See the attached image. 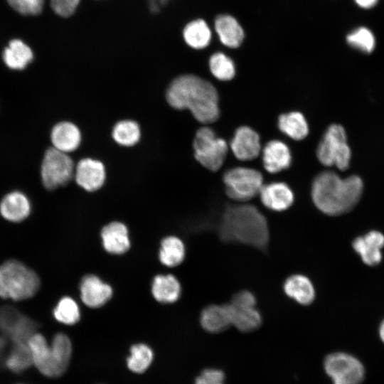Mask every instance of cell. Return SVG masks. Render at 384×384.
<instances>
[{"instance_id": "8992f818", "label": "cell", "mask_w": 384, "mask_h": 384, "mask_svg": "<svg viewBox=\"0 0 384 384\" xmlns=\"http://www.w3.org/2000/svg\"><path fill=\"white\" fill-rule=\"evenodd\" d=\"M316 156L324 166H336L342 171L348 169L351 151L345 129L341 125L334 124L327 128L318 145Z\"/></svg>"}, {"instance_id": "3957f363", "label": "cell", "mask_w": 384, "mask_h": 384, "mask_svg": "<svg viewBox=\"0 0 384 384\" xmlns=\"http://www.w3.org/2000/svg\"><path fill=\"white\" fill-rule=\"evenodd\" d=\"M363 187V181L357 176L342 178L334 171H326L314 178L311 196L319 210L336 216L355 207L362 195Z\"/></svg>"}, {"instance_id": "4dcf8cb0", "label": "cell", "mask_w": 384, "mask_h": 384, "mask_svg": "<svg viewBox=\"0 0 384 384\" xmlns=\"http://www.w3.org/2000/svg\"><path fill=\"white\" fill-rule=\"evenodd\" d=\"M53 316L60 324L74 325L80 321L81 312L78 302L71 297L65 296L54 306Z\"/></svg>"}, {"instance_id": "cb8c5ba5", "label": "cell", "mask_w": 384, "mask_h": 384, "mask_svg": "<svg viewBox=\"0 0 384 384\" xmlns=\"http://www.w3.org/2000/svg\"><path fill=\"white\" fill-rule=\"evenodd\" d=\"M33 57L30 46L20 39L11 40L2 53L5 65L12 70L25 69L32 62Z\"/></svg>"}, {"instance_id": "8d00e7d4", "label": "cell", "mask_w": 384, "mask_h": 384, "mask_svg": "<svg viewBox=\"0 0 384 384\" xmlns=\"http://www.w3.org/2000/svg\"><path fill=\"white\" fill-rule=\"evenodd\" d=\"M9 6L22 15L39 14L43 8L45 0H6Z\"/></svg>"}, {"instance_id": "d6a6232c", "label": "cell", "mask_w": 384, "mask_h": 384, "mask_svg": "<svg viewBox=\"0 0 384 384\" xmlns=\"http://www.w3.org/2000/svg\"><path fill=\"white\" fill-rule=\"evenodd\" d=\"M5 364L10 370L16 373L28 368L33 361L27 344H13L6 356Z\"/></svg>"}, {"instance_id": "f35d334b", "label": "cell", "mask_w": 384, "mask_h": 384, "mask_svg": "<svg viewBox=\"0 0 384 384\" xmlns=\"http://www.w3.org/2000/svg\"><path fill=\"white\" fill-rule=\"evenodd\" d=\"M20 314L21 313L12 306L0 307V334L6 336L10 327Z\"/></svg>"}, {"instance_id": "7a4b0ae2", "label": "cell", "mask_w": 384, "mask_h": 384, "mask_svg": "<svg viewBox=\"0 0 384 384\" xmlns=\"http://www.w3.org/2000/svg\"><path fill=\"white\" fill-rule=\"evenodd\" d=\"M217 233L225 242L246 245L259 250H266L270 241L266 218L255 206L249 204L226 206Z\"/></svg>"}, {"instance_id": "ba28073f", "label": "cell", "mask_w": 384, "mask_h": 384, "mask_svg": "<svg viewBox=\"0 0 384 384\" xmlns=\"http://www.w3.org/2000/svg\"><path fill=\"white\" fill-rule=\"evenodd\" d=\"M223 180L227 196L242 202L258 195L263 185L262 174L258 170L247 167H235L227 170Z\"/></svg>"}, {"instance_id": "d590c367", "label": "cell", "mask_w": 384, "mask_h": 384, "mask_svg": "<svg viewBox=\"0 0 384 384\" xmlns=\"http://www.w3.org/2000/svg\"><path fill=\"white\" fill-rule=\"evenodd\" d=\"M346 41L351 46L368 53L373 50L375 45L373 33L365 27L358 28L348 33Z\"/></svg>"}, {"instance_id": "603a6c76", "label": "cell", "mask_w": 384, "mask_h": 384, "mask_svg": "<svg viewBox=\"0 0 384 384\" xmlns=\"http://www.w3.org/2000/svg\"><path fill=\"white\" fill-rule=\"evenodd\" d=\"M200 324L206 331L218 334L231 326L229 311L226 304H210L200 314Z\"/></svg>"}, {"instance_id": "4fadbf2b", "label": "cell", "mask_w": 384, "mask_h": 384, "mask_svg": "<svg viewBox=\"0 0 384 384\" xmlns=\"http://www.w3.org/2000/svg\"><path fill=\"white\" fill-rule=\"evenodd\" d=\"M230 148L234 156L240 161H251L261 151L259 134L247 126L238 127L230 141Z\"/></svg>"}, {"instance_id": "ac0fdd59", "label": "cell", "mask_w": 384, "mask_h": 384, "mask_svg": "<svg viewBox=\"0 0 384 384\" xmlns=\"http://www.w3.org/2000/svg\"><path fill=\"white\" fill-rule=\"evenodd\" d=\"M352 247L366 265H377L382 260L381 249L384 247V235L377 230L370 231L354 239Z\"/></svg>"}, {"instance_id": "f1b7e54d", "label": "cell", "mask_w": 384, "mask_h": 384, "mask_svg": "<svg viewBox=\"0 0 384 384\" xmlns=\"http://www.w3.org/2000/svg\"><path fill=\"white\" fill-rule=\"evenodd\" d=\"M279 130L294 140H302L309 133V126L304 116L299 112H290L279 115Z\"/></svg>"}, {"instance_id": "9a60e30c", "label": "cell", "mask_w": 384, "mask_h": 384, "mask_svg": "<svg viewBox=\"0 0 384 384\" xmlns=\"http://www.w3.org/2000/svg\"><path fill=\"white\" fill-rule=\"evenodd\" d=\"M31 210L28 196L18 190L8 192L0 201V215L11 223L23 221L30 215Z\"/></svg>"}, {"instance_id": "484cf974", "label": "cell", "mask_w": 384, "mask_h": 384, "mask_svg": "<svg viewBox=\"0 0 384 384\" xmlns=\"http://www.w3.org/2000/svg\"><path fill=\"white\" fill-rule=\"evenodd\" d=\"M30 351L33 364L44 375L53 378L50 361V346L46 338L35 332L26 343Z\"/></svg>"}, {"instance_id": "74e56055", "label": "cell", "mask_w": 384, "mask_h": 384, "mask_svg": "<svg viewBox=\"0 0 384 384\" xmlns=\"http://www.w3.org/2000/svg\"><path fill=\"white\" fill-rule=\"evenodd\" d=\"M80 0H50V7L59 16L67 18L76 11Z\"/></svg>"}, {"instance_id": "7c38bea8", "label": "cell", "mask_w": 384, "mask_h": 384, "mask_svg": "<svg viewBox=\"0 0 384 384\" xmlns=\"http://www.w3.org/2000/svg\"><path fill=\"white\" fill-rule=\"evenodd\" d=\"M80 296L82 303L90 308L104 306L112 297V287L97 275H85L80 282Z\"/></svg>"}, {"instance_id": "8fae6325", "label": "cell", "mask_w": 384, "mask_h": 384, "mask_svg": "<svg viewBox=\"0 0 384 384\" xmlns=\"http://www.w3.org/2000/svg\"><path fill=\"white\" fill-rule=\"evenodd\" d=\"M77 185L87 192L100 189L106 180L104 164L97 159L83 158L75 166L74 177Z\"/></svg>"}, {"instance_id": "9c48e42d", "label": "cell", "mask_w": 384, "mask_h": 384, "mask_svg": "<svg viewBox=\"0 0 384 384\" xmlns=\"http://www.w3.org/2000/svg\"><path fill=\"white\" fill-rule=\"evenodd\" d=\"M256 305L257 299L252 292L241 290L235 293L227 304L231 325L242 333L259 329L262 317Z\"/></svg>"}, {"instance_id": "83f0119b", "label": "cell", "mask_w": 384, "mask_h": 384, "mask_svg": "<svg viewBox=\"0 0 384 384\" xmlns=\"http://www.w3.org/2000/svg\"><path fill=\"white\" fill-rule=\"evenodd\" d=\"M211 36L208 25L201 18L188 23L183 30V37L186 43L197 50L207 47L210 43Z\"/></svg>"}, {"instance_id": "836d02e7", "label": "cell", "mask_w": 384, "mask_h": 384, "mask_svg": "<svg viewBox=\"0 0 384 384\" xmlns=\"http://www.w3.org/2000/svg\"><path fill=\"white\" fill-rule=\"evenodd\" d=\"M36 326L33 319L21 314L10 327L6 336L13 344L26 343L36 332Z\"/></svg>"}, {"instance_id": "ab89813d", "label": "cell", "mask_w": 384, "mask_h": 384, "mask_svg": "<svg viewBox=\"0 0 384 384\" xmlns=\"http://www.w3.org/2000/svg\"><path fill=\"white\" fill-rule=\"evenodd\" d=\"M225 374L220 370L205 369L196 379L195 384H223Z\"/></svg>"}, {"instance_id": "1f68e13d", "label": "cell", "mask_w": 384, "mask_h": 384, "mask_svg": "<svg viewBox=\"0 0 384 384\" xmlns=\"http://www.w3.org/2000/svg\"><path fill=\"white\" fill-rule=\"evenodd\" d=\"M153 358L154 353L149 346L144 343H137L131 347L127 363L130 370L142 373L149 368Z\"/></svg>"}, {"instance_id": "ffe728a7", "label": "cell", "mask_w": 384, "mask_h": 384, "mask_svg": "<svg viewBox=\"0 0 384 384\" xmlns=\"http://www.w3.org/2000/svg\"><path fill=\"white\" fill-rule=\"evenodd\" d=\"M262 163L271 174L288 169L292 163V154L288 146L282 141L268 142L262 149Z\"/></svg>"}, {"instance_id": "5bb4252c", "label": "cell", "mask_w": 384, "mask_h": 384, "mask_svg": "<svg viewBox=\"0 0 384 384\" xmlns=\"http://www.w3.org/2000/svg\"><path fill=\"white\" fill-rule=\"evenodd\" d=\"M50 141L54 149L70 154L79 148L82 141L81 131L73 122L60 121L51 128Z\"/></svg>"}, {"instance_id": "7bdbcfd3", "label": "cell", "mask_w": 384, "mask_h": 384, "mask_svg": "<svg viewBox=\"0 0 384 384\" xmlns=\"http://www.w3.org/2000/svg\"><path fill=\"white\" fill-rule=\"evenodd\" d=\"M378 0H355L356 4L364 9H369L374 6Z\"/></svg>"}, {"instance_id": "52a82bcc", "label": "cell", "mask_w": 384, "mask_h": 384, "mask_svg": "<svg viewBox=\"0 0 384 384\" xmlns=\"http://www.w3.org/2000/svg\"><path fill=\"white\" fill-rule=\"evenodd\" d=\"M193 148L196 160L212 171H217L221 168L228 149L227 142L218 137L208 127H203L197 130L193 138Z\"/></svg>"}, {"instance_id": "ee69618b", "label": "cell", "mask_w": 384, "mask_h": 384, "mask_svg": "<svg viewBox=\"0 0 384 384\" xmlns=\"http://www.w3.org/2000/svg\"><path fill=\"white\" fill-rule=\"evenodd\" d=\"M379 336L382 341L384 343V319L380 323V325L379 327Z\"/></svg>"}, {"instance_id": "30bf717a", "label": "cell", "mask_w": 384, "mask_h": 384, "mask_svg": "<svg viewBox=\"0 0 384 384\" xmlns=\"http://www.w3.org/2000/svg\"><path fill=\"white\" fill-rule=\"evenodd\" d=\"M324 365L334 384H361L365 377V369L361 361L346 353L329 354Z\"/></svg>"}, {"instance_id": "b9f144b4", "label": "cell", "mask_w": 384, "mask_h": 384, "mask_svg": "<svg viewBox=\"0 0 384 384\" xmlns=\"http://www.w3.org/2000/svg\"><path fill=\"white\" fill-rule=\"evenodd\" d=\"M9 341L5 335L0 334V360H2L4 356L6 358Z\"/></svg>"}, {"instance_id": "f546056e", "label": "cell", "mask_w": 384, "mask_h": 384, "mask_svg": "<svg viewBox=\"0 0 384 384\" xmlns=\"http://www.w3.org/2000/svg\"><path fill=\"white\" fill-rule=\"evenodd\" d=\"M141 135L139 124L132 119L118 121L112 130V137L114 142L125 147L137 144L140 140Z\"/></svg>"}, {"instance_id": "6da1fadb", "label": "cell", "mask_w": 384, "mask_h": 384, "mask_svg": "<svg viewBox=\"0 0 384 384\" xmlns=\"http://www.w3.org/2000/svg\"><path fill=\"white\" fill-rule=\"evenodd\" d=\"M166 99L174 109L188 110L202 124L215 122L220 115L217 90L209 81L193 74L174 79L166 89Z\"/></svg>"}, {"instance_id": "4316f807", "label": "cell", "mask_w": 384, "mask_h": 384, "mask_svg": "<svg viewBox=\"0 0 384 384\" xmlns=\"http://www.w3.org/2000/svg\"><path fill=\"white\" fill-rule=\"evenodd\" d=\"M186 256L183 242L177 236L169 235L162 239L159 251L161 264L174 267L182 263Z\"/></svg>"}, {"instance_id": "5b68a950", "label": "cell", "mask_w": 384, "mask_h": 384, "mask_svg": "<svg viewBox=\"0 0 384 384\" xmlns=\"http://www.w3.org/2000/svg\"><path fill=\"white\" fill-rule=\"evenodd\" d=\"M75 164L73 158L52 146L46 149L40 166L43 186L54 191L69 183L74 177Z\"/></svg>"}, {"instance_id": "e575fe53", "label": "cell", "mask_w": 384, "mask_h": 384, "mask_svg": "<svg viewBox=\"0 0 384 384\" xmlns=\"http://www.w3.org/2000/svg\"><path fill=\"white\" fill-rule=\"evenodd\" d=\"M208 64L212 75L219 80H230L235 75L233 61L223 53L218 52L213 54L210 57Z\"/></svg>"}, {"instance_id": "60d3db41", "label": "cell", "mask_w": 384, "mask_h": 384, "mask_svg": "<svg viewBox=\"0 0 384 384\" xmlns=\"http://www.w3.org/2000/svg\"><path fill=\"white\" fill-rule=\"evenodd\" d=\"M167 1L168 0H148L149 8L154 13L158 12L166 4Z\"/></svg>"}, {"instance_id": "e0dca14e", "label": "cell", "mask_w": 384, "mask_h": 384, "mask_svg": "<svg viewBox=\"0 0 384 384\" xmlns=\"http://www.w3.org/2000/svg\"><path fill=\"white\" fill-rule=\"evenodd\" d=\"M103 248L112 255H123L131 247L129 230L126 225L112 221L105 225L100 232Z\"/></svg>"}, {"instance_id": "44dd1931", "label": "cell", "mask_w": 384, "mask_h": 384, "mask_svg": "<svg viewBox=\"0 0 384 384\" xmlns=\"http://www.w3.org/2000/svg\"><path fill=\"white\" fill-rule=\"evenodd\" d=\"M151 292L156 301L161 304L176 302L181 294L178 279L171 274H157L152 280Z\"/></svg>"}, {"instance_id": "2e32d148", "label": "cell", "mask_w": 384, "mask_h": 384, "mask_svg": "<svg viewBox=\"0 0 384 384\" xmlns=\"http://www.w3.org/2000/svg\"><path fill=\"white\" fill-rule=\"evenodd\" d=\"M258 195L264 206L277 212L287 210L294 201L293 191L283 182L263 184Z\"/></svg>"}, {"instance_id": "277c9868", "label": "cell", "mask_w": 384, "mask_h": 384, "mask_svg": "<svg viewBox=\"0 0 384 384\" xmlns=\"http://www.w3.org/2000/svg\"><path fill=\"white\" fill-rule=\"evenodd\" d=\"M41 282L38 274L23 262L9 260L0 265V297L14 301L33 297Z\"/></svg>"}, {"instance_id": "d6986e66", "label": "cell", "mask_w": 384, "mask_h": 384, "mask_svg": "<svg viewBox=\"0 0 384 384\" xmlns=\"http://www.w3.org/2000/svg\"><path fill=\"white\" fill-rule=\"evenodd\" d=\"M282 289L289 298L303 306L312 304L316 297V289L312 281L302 274H293L287 277Z\"/></svg>"}, {"instance_id": "d4e9b609", "label": "cell", "mask_w": 384, "mask_h": 384, "mask_svg": "<svg viewBox=\"0 0 384 384\" xmlns=\"http://www.w3.org/2000/svg\"><path fill=\"white\" fill-rule=\"evenodd\" d=\"M215 30L220 42L227 47H239L244 39V31L238 21L232 16L221 14L214 22Z\"/></svg>"}, {"instance_id": "7402d4cb", "label": "cell", "mask_w": 384, "mask_h": 384, "mask_svg": "<svg viewBox=\"0 0 384 384\" xmlns=\"http://www.w3.org/2000/svg\"><path fill=\"white\" fill-rule=\"evenodd\" d=\"M50 346V361L53 378L60 376L67 370L72 354V343L63 333L55 334Z\"/></svg>"}]
</instances>
